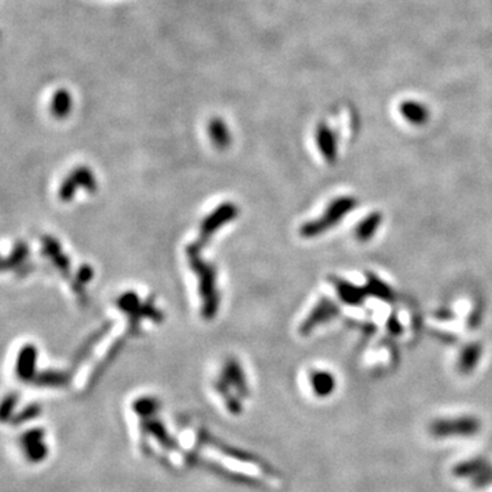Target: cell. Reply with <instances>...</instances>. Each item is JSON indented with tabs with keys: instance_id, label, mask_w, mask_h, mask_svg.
Wrapping results in <instances>:
<instances>
[{
	"instance_id": "obj_1",
	"label": "cell",
	"mask_w": 492,
	"mask_h": 492,
	"mask_svg": "<svg viewBox=\"0 0 492 492\" xmlns=\"http://www.w3.org/2000/svg\"><path fill=\"white\" fill-rule=\"evenodd\" d=\"M188 258L200 281V295L202 297V315L212 319L218 312L219 295L216 290L215 268L200 258V245H192L188 249Z\"/></svg>"
},
{
	"instance_id": "obj_2",
	"label": "cell",
	"mask_w": 492,
	"mask_h": 492,
	"mask_svg": "<svg viewBox=\"0 0 492 492\" xmlns=\"http://www.w3.org/2000/svg\"><path fill=\"white\" fill-rule=\"evenodd\" d=\"M480 429H482L480 420L473 416L439 419L429 424V433L438 439H447L453 436L469 438L479 433Z\"/></svg>"
},
{
	"instance_id": "obj_3",
	"label": "cell",
	"mask_w": 492,
	"mask_h": 492,
	"mask_svg": "<svg viewBox=\"0 0 492 492\" xmlns=\"http://www.w3.org/2000/svg\"><path fill=\"white\" fill-rule=\"evenodd\" d=\"M238 215V209L234 204H223L219 208H216L201 225L200 231V239L197 245H204L209 237L223 225H226L230 221H232Z\"/></svg>"
},
{
	"instance_id": "obj_4",
	"label": "cell",
	"mask_w": 492,
	"mask_h": 492,
	"mask_svg": "<svg viewBox=\"0 0 492 492\" xmlns=\"http://www.w3.org/2000/svg\"><path fill=\"white\" fill-rule=\"evenodd\" d=\"M349 207H352V202L349 200H346V198L335 201L329 207L327 214L319 222H312V223L305 225L301 230V234L304 237H313L316 234H320L322 231H325V229L332 226L349 209Z\"/></svg>"
},
{
	"instance_id": "obj_5",
	"label": "cell",
	"mask_w": 492,
	"mask_h": 492,
	"mask_svg": "<svg viewBox=\"0 0 492 492\" xmlns=\"http://www.w3.org/2000/svg\"><path fill=\"white\" fill-rule=\"evenodd\" d=\"M37 348L34 345H25L21 348L17 364H15V372L20 380L22 382H33L36 376V365H37Z\"/></svg>"
},
{
	"instance_id": "obj_6",
	"label": "cell",
	"mask_w": 492,
	"mask_h": 492,
	"mask_svg": "<svg viewBox=\"0 0 492 492\" xmlns=\"http://www.w3.org/2000/svg\"><path fill=\"white\" fill-rule=\"evenodd\" d=\"M202 453L205 456H209L211 459H216L218 462H222L225 466L228 468H231L237 472H242V473H246V475H251V476H259V477H262L264 473H262V469L255 465V463H251V462H245V461H241V459H235V457H230V456H226L218 450H214V447H204Z\"/></svg>"
},
{
	"instance_id": "obj_7",
	"label": "cell",
	"mask_w": 492,
	"mask_h": 492,
	"mask_svg": "<svg viewBox=\"0 0 492 492\" xmlns=\"http://www.w3.org/2000/svg\"><path fill=\"white\" fill-rule=\"evenodd\" d=\"M43 255H45L48 259H51L55 264V267L62 272V275L68 276L70 274V260L62 251L61 244L58 239L52 237H44L43 238Z\"/></svg>"
},
{
	"instance_id": "obj_8",
	"label": "cell",
	"mask_w": 492,
	"mask_h": 492,
	"mask_svg": "<svg viewBox=\"0 0 492 492\" xmlns=\"http://www.w3.org/2000/svg\"><path fill=\"white\" fill-rule=\"evenodd\" d=\"M491 466V462L484 457H476V459H466L463 462H459L453 468V475L459 479H475L479 476L482 472L489 469Z\"/></svg>"
},
{
	"instance_id": "obj_9",
	"label": "cell",
	"mask_w": 492,
	"mask_h": 492,
	"mask_svg": "<svg viewBox=\"0 0 492 492\" xmlns=\"http://www.w3.org/2000/svg\"><path fill=\"white\" fill-rule=\"evenodd\" d=\"M29 258V246L27 242L24 241H18L15 242L11 253L1 260L0 264V272L4 271H10V269H20L22 265H25L28 262Z\"/></svg>"
},
{
	"instance_id": "obj_10",
	"label": "cell",
	"mask_w": 492,
	"mask_h": 492,
	"mask_svg": "<svg viewBox=\"0 0 492 492\" xmlns=\"http://www.w3.org/2000/svg\"><path fill=\"white\" fill-rule=\"evenodd\" d=\"M70 380V376L64 371H41L36 373L32 385L38 387H64Z\"/></svg>"
},
{
	"instance_id": "obj_11",
	"label": "cell",
	"mask_w": 492,
	"mask_h": 492,
	"mask_svg": "<svg viewBox=\"0 0 492 492\" xmlns=\"http://www.w3.org/2000/svg\"><path fill=\"white\" fill-rule=\"evenodd\" d=\"M208 133H209L211 141L219 149H225L231 144V133L221 118H214L209 122Z\"/></svg>"
},
{
	"instance_id": "obj_12",
	"label": "cell",
	"mask_w": 492,
	"mask_h": 492,
	"mask_svg": "<svg viewBox=\"0 0 492 492\" xmlns=\"http://www.w3.org/2000/svg\"><path fill=\"white\" fill-rule=\"evenodd\" d=\"M311 385L318 396H328L335 389V379L329 372L316 371L311 376Z\"/></svg>"
},
{
	"instance_id": "obj_13",
	"label": "cell",
	"mask_w": 492,
	"mask_h": 492,
	"mask_svg": "<svg viewBox=\"0 0 492 492\" xmlns=\"http://www.w3.org/2000/svg\"><path fill=\"white\" fill-rule=\"evenodd\" d=\"M70 177L73 178V181L75 182L77 188H84L88 192H95L98 188V182L96 178L94 175V172L88 168V167H78L75 168Z\"/></svg>"
},
{
	"instance_id": "obj_14",
	"label": "cell",
	"mask_w": 492,
	"mask_h": 492,
	"mask_svg": "<svg viewBox=\"0 0 492 492\" xmlns=\"http://www.w3.org/2000/svg\"><path fill=\"white\" fill-rule=\"evenodd\" d=\"M223 382L228 383V385H232L238 390L246 393V386H245V379H244L242 369L239 368L238 362H235L234 360L229 361L226 364V368H225V372H223Z\"/></svg>"
},
{
	"instance_id": "obj_15",
	"label": "cell",
	"mask_w": 492,
	"mask_h": 492,
	"mask_svg": "<svg viewBox=\"0 0 492 492\" xmlns=\"http://www.w3.org/2000/svg\"><path fill=\"white\" fill-rule=\"evenodd\" d=\"M20 402V394L17 392L4 395L0 401V423H10L17 413V405Z\"/></svg>"
},
{
	"instance_id": "obj_16",
	"label": "cell",
	"mask_w": 492,
	"mask_h": 492,
	"mask_svg": "<svg viewBox=\"0 0 492 492\" xmlns=\"http://www.w3.org/2000/svg\"><path fill=\"white\" fill-rule=\"evenodd\" d=\"M40 413H41V406L38 403H29L20 412H17L10 423L14 426H24L29 422L36 420L40 416Z\"/></svg>"
},
{
	"instance_id": "obj_17",
	"label": "cell",
	"mask_w": 492,
	"mask_h": 492,
	"mask_svg": "<svg viewBox=\"0 0 492 492\" xmlns=\"http://www.w3.org/2000/svg\"><path fill=\"white\" fill-rule=\"evenodd\" d=\"M118 306L119 309H122L124 312H126L128 315H131L134 322H137L138 319H141V306H140V301L135 293H126L122 295L118 299Z\"/></svg>"
},
{
	"instance_id": "obj_18",
	"label": "cell",
	"mask_w": 492,
	"mask_h": 492,
	"mask_svg": "<svg viewBox=\"0 0 492 492\" xmlns=\"http://www.w3.org/2000/svg\"><path fill=\"white\" fill-rule=\"evenodd\" d=\"M22 452L25 454V459L31 463H40L48 456V446L45 440H38L22 447Z\"/></svg>"
},
{
	"instance_id": "obj_19",
	"label": "cell",
	"mask_w": 492,
	"mask_h": 492,
	"mask_svg": "<svg viewBox=\"0 0 492 492\" xmlns=\"http://www.w3.org/2000/svg\"><path fill=\"white\" fill-rule=\"evenodd\" d=\"M94 278V269L89 267V265H82L80 268V271L77 272V278H75V282L73 285L74 290L77 295H80V297H84V288L87 286V283L91 282V279Z\"/></svg>"
},
{
	"instance_id": "obj_20",
	"label": "cell",
	"mask_w": 492,
	"mask_h": 492,
	"mask_svg": "<svg viewBox=\"0 0 492 492\" xmlns=\"http://www.w3.org/2000/svg\"><path fill=\"white\" fill-rule=\"evenodd\" d=\"M318 138H319V145L323 151V154L331 159L335 155V145H334V138L327 128L322 126L318 131Z\"/></svg>"
},
{
	"instance_id": "obj_21",
	"label": "cell",
	"mask_w": 492,
	"mask_h": 492,
	"mask_svg": "<svg viewBox=\"0 0 492 492\" xmlns=\"http://www.w3.org/2000/svg\"><path fill=\"white\" fill-rule=\"evenodd\" d=\"M70 108H71V100H70V96L66 92H59L57 95V98L54 100V104H52V111L57 117L59 118H64L66 117L68 112H70Z\"/></svg>"
},
{
	"instance_id": "obj_22",
	"label": "cell",
	"mask_w": 492,
	"mask_h": 492,
	"mask_svg": "<svg viewBox=\"0 0 492 492\" xmlns=\"http://www.w3.org/2000/svg\"><path fill=\"white\" fill-rule=\"evenodd\" d=\"M38 440H45V431L41 428H32L21 435L20 445H21V447H25V446L34 443V442H38Z\"/></svg>"
},
{
	"instance_id": "obj_23",
	"label": "cell",
	"mask_w": 492,
	"mask_h": 492,
	"mask_svg": "<svg viewBox=\"0 0 492 492\" xmlns=\"http://www.w3.org/2000/svg\"><path fill=\"white\" fill-rule=\"evenodd\" d=\"M78 191L75 182L73 181V178L68 175L67 178L64 179L61 188H59V198L64 201V202H68L74 198V195L75 192Z\"/></svg>"
},
{
	"instance_id": "obj_24",
	"label": "cell",
	"mask_w": 492,
	"mask_h": 492,
	"mask_svg": "<svg viewBox=\"0 0 492 492\" xmlns=\"http://www.w3.org/2000/svg\"><path fill=\"white\" fill-rule=\"evenodd\" d=\"M472 482V486L477 490H482V489H487L492 486V465L486 469L484 472H482L479 476H476L475 479L470 480Z\"/></svg>"
},
{
	"instance_id": "obj_25",
	"label": "cell",
	"mask_w": 492,
	"mask_h": 492,
	"mask_svg": "<svg viewBox=\"0 0 492 492\" xmlns=\"http://www.w3.org/2000/svg\"><path fill=\"white\" fill-rule=\"evenodd\" d=\"M135 410L141 415H148V413H155L158 409V402L151 398H141L140 401L135 402Z\"/></svg>"
},
{
	"instance_id": "obj_26",
	"label": "cell",
	"mask_w": 492,
	"mask_h": 492,
	"mask_svg": "<svg viewBox=\"0 0 492 492\" xmlns=\"http://www.w3.org/2000/svg\"><path fill=\"white\" fill-rule=\"evenodd\" d=\"M1 260H3V258H1V256H0V264H1Z\"/></svg>"
}]
</instances>
